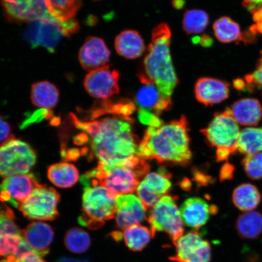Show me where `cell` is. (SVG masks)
<instances>
[{
	"mask_svg": "<svg viewBox=\"0 0 262 262\" xmlns=\"http://www.w3.org/2000/svg\"><path fill=\"white\" fill-rule=\"evenodd\" d=\"M71 118L75 126L82 131L75 137V144L89 143L87 150H90V157L98 160V166L107 168L126 165L136 168L143 162V159L138 156L140 142L134 133L132 118L112 115L88 122L74 114H71Z\"/></svg>",
	"mask_w": 262,
	"mask_h": 262,
	"instance_id": "6da1fadb",
	"label": "cell"
},
{
	"mask_svg": "<svg viewBox=\"0 0 262 262\" xmlns=\"http://www.w3.org/2000/svg\"><path fill=\"white\" fill-rule=\"evenodd\" d=\"M189 141L188 121L182 116L159 127H147L139 144L138 156L160 163L187 165L192 158Z\"/></svg>",
	"mask_w": 262,
	"mask_h": 262,
	"instance_id": "7a4b0ae2",
	"label": "cell"
},
{
	"mask_svg": "<svg viewBox=\"0 0 262 262\" xmlns=\"http://www.w3.org/2000/svg\"><path fill=\"white\" fill-rule=\"evenodd\" d=\"M171 38L168 25L156 26L139 74L141 83L155 84L162 96L170 100L179 83L170 53Z\"/></svg>",
	"mask_w": 262,
	"mask_h": 262,
	"instance_id": "3957f363",
	"label": "cell"
},
{
	"mask_svg": "<svg viewBox=\"0 0 262 262\" xmlns=\"http://www.w3.org/2000/svg\"><path fill=\"white\" fill-rule=\"evenodd\" d=\"M149 169L145 160L136 168L121 165L106 168L97 166L81 176V183L83 186H102L117 196L131 194L136 191L139 179L147 174Z\"/></svg>",
	"mask_w": 262,
	"mask_h": 262,
	"instance_id": "277c9868",
	"label": "cell"
},
{
	"mask_svg": "<svg viewBox=\"0 0 262 262\" xmlns=\"http://www.w3.org/2000/svg\"><path fill=\"white\" fill-rule=\"evenodd\" d=\"M116 194L102 186H84L79 224L93 230L102 227L116 214Z\"/></svg>",
	"mask_w": 262,
	"mask_h": 262,
	"instance_id": "5b68a950",
	"label": "cell"
},
{
	"mask_svg": "<svg viewBox=\"0 0 262 262\" xmlns=\"http://www.w3.org/2000/svg\"><path fill=\"white\" fill-rule=\"evenodd\" d=\"M213 147L217 148L216 157L221 162L237 151L241 130L238 123L232 117L230 108L214 114L206 128L201 130Z\"/></svg>",
	"mask_w": 262,
	"mask_h": 262,
	"instance_id": "8992f818",
	"label": "cell"
},
{
	"mask_svg": "<svg viewBox=\"0 0 262 262\" xmlns=\"http://www.w3.org/2000/svg\"><path fill=\"white\" fill-rule=\"evenodd\" d=\"M78 23L73 18L64 21L55 18L30 22L25 32V38L32 48L42 47L54 52L64 36L77 32Z\"/></svg>",
	"mask_w": 262,
	"mask_h": 262,
	"instance_id": "52a82bcc",
	"label": "cell"
},
{
	"mask_svg": "<svg viewBox=\"0 0 262 262\" xmlns=\"http://www.w3.org/2000/svg\"><path fill=\"white\" fill-rule=\"evenodd\" d=\"M37 162V155L28 143L12 139L0 145V178L28 173Z\"/></svg>",
	"mask_w": 262,
	"mask_h": 262,
	"instance_id": "ba28073f",
	"label": "cell"
},
{
	"mask_svg": "<svg viewBox=\"0 0 262 262\" xmlns=\"http://www.w3.org/2000/svg\"><path fill=\"white\" fill-rule=\"evenodd\" d=\"M147 221L154 235L164 232L175 244L184 232L183 221L174 198L164 195L149 212Z\"/></svg>",
	"mask_w": 262,
	"mask_h": 262,
	"instance_id": "9c48e42d",
	"label": "cell"
},
{
	"mask_svg": "<svg viewBox=\"0 0 262 262\" xmlns=\"http://www.w3.org/2000/svg\"><path fill=\"white\" fill-rule=\"evenodd\" d=\"M60 196L54 188L41 185L19 206L26 218L39 221H52L58 217Z\"/></svg>",
	"mask_w": 262,
	"mask_h": 262,
	"instance_id": "30bf717a",
	"label": "cell"
},
{
	"mask_svg": "<svg viewBox=\"0 0 262 262\" xmlns=\"http://www.w3.org/2000/svg\"><path fill=\"white\" fill-rule=\"evenodd\" d=\"M41 185L37 178L31 173L8 177L0 184V201L9 203L18 209L35 189Z\"/></svg>",
	"mask_w": 262,
	"mask_h": 262,
	"instance_id": "8fae6325",
	"label": "cell"
},
{
	"mask_svg": "<svg viewBox=\"0 0 262 262\" xmlns=\"http://www.w3.org/2000/svg\"><path fill=\"white\" fill-rule=\"evenodd\" d=\"M176 254L170 257L175 262H210L211 245L199 232L191 231L174 244Z\"/></svg>",
	"mask_w": 262,
	"mask_h": 262,
	"instance_id": "7c38bea8",
	"label": "cell"
},
{
	"mask_svg": "<svg viewBox=\"0 0 262 262\" xmlns=\"http://www.w3.org/2000/svg\"><path fill=\"white\" fill-rule=\"evenodd\" d=\"M119 71L110 66L90 72L84 80V86L91 97L106 99L119 93Z\"/></svg>",
	"mask_w": 262,
	"mask_h": 262,
	"instance_id": "4fadbf2b",
	"label": "cell"
},
{
	"mask_svg": "<svg viewBox=\"0 0 262 262\" xmlns=\"http://www.w3.org/2000/svg\"><path fill=\"white\" fill-rule=\"evenodd\" d=\"M7 18L15 22L51 19L45 0H1Z\"/></svg>",
	"mask_w": 262,
	"mask_h": 262,
	"instance_id": "5bb4252c",
	"label": "cell"
},
{
	"mask_svg": "<svg viewBox=\"0 0 262 262\" xmlns=\"http://www.w3.org/2000/svg\"><path fill=\"white\" fill-rule=\"evenodd\" d=\"M23 238L14 212L7 205H0V257L15 256Z\"/></svg>",
	"mask_w": 262,
	"mask_h": 262,
	"instance_id": "9a60e30c",
	"label": "cell"
},
{
	"mask_svg": "<svg viewBox=\"0 0 262 262\" xmlns=\"http://www.w3.org/2000/svg\"><path fill=\"white\" fill-rule=\"evenodd\" d=\"M118 228L126 229L140 224L146 219V209L139 198L132 194L120 195L116 199Z\"/></svg>",
	"mask_w": 262,
	"mask_h": 262,
	"instance_id": "2e32d148",
	"label": "cell"
},
{
	"mask_svg": "<svg viewBox=\"0 0 262 262\" xmlns=\"http://www.w3.org/2000/svg\"><path fill=\"white\" fill-rule=\"evenodd\" d=\"M111 52L102 39L89 37L80 49L78 58L84 70L89 71L106 67Z\"/></svg>",
	"mask_w": 262,
	"mask_h": 262,
	"instance_id": "e0dca14e",
	"label": "cell"
},
{
	"mask_svg": "<svg viewBox=\"0 0 262 262\" xmlns=\"http://www.w3.org/2000/svg\"><path fill=\"white\" fill-rule=\"evenodd\" d=\"M217 211V206L209 205L205 200L191 198L183 202L180 212L183 224L188 227L199 229L204 227L210 216Z\"/></svg>",
	"mask_w": 262,
	"mask_h": 262,
	"instance_id": "ac0fdd59",
	"label": "cell"
},
{
	"mask_svg": "<svg viewBox=\"0 0 262 262\" xmlns=\"http://www.w3.org/2000/svg\"><path fill=\"white\" fill-rule=\"evenodd\" d=\"M23 237L35 254L45 256L49 250L55 237L53 227L47 223L34 222L28 225L22 231Z\"/></svg>",
	"mask_w": 262,
	"mask_h": 262,
	"instance_id": "d6986e66",
	"label": "cell"
},
{
	"mask_svg": "<svg viewBox=\"0 0 262 262\" xmlns=\"http://www.w3.org/2000/svg\"><path fill=\"white\" fill-rule=\"evenodd\" d=\"M229 84L216 78H199L195 85V96L200 103L212 106L225 101L229 97Z\"/></svg>",
	"mask_w": 262,
	"mask_h": 262,
	"instance_id": "ffe728a7",
	"label": "cell"
},
{
	"mask_svg": "<svg viewBox=\"0 0 262 262\" xmlns=\"http://www.w3.org/2000/svg\"><path fill=\"white\" fill-rule=\"evenodd\" d=\"M136 94V104L139 109L146 110L159 116L171 107V100L166 99L154 84H143Z\"/></svg>",
	"mask_w": 262,
	"mask_h": 262,
	"instance_id": "44dd1931",
	"label": "cell"
},
{
	"mask_svg": "<svg viewBox=\"0 0 262 262\" xmlns=\"http://www.w3.org/2000/svg\"><path fill=\"white\" fill-rule=\"evenodd\" d=\"M230 110L232 117L242 125L256 126L262 118L261 104L255 98H242L232 104Z\"/></svg>",
	"mask_w": 262,
	"mask_h": 262,
	"instance_id": "7402d4cb",
	"label": "cell"
},
{
	"mask_svg": "<svg viewBox=\"0 0 262 262\" xmlns=\"http://www.w3.org/2000/svg\"><path fill=\"white\" fill-rule=\"evenodd\" d=\"M115 48L118 54L127 59L142 56L145 51V42L139 33L134 30L122 31L115 40Z\"/></svg>",
	"mask_w": 262,
	"mask_h": 262,
	"instance_id": "603a6c76",
	"label": "cell"
},
{
	"mask_svg": "<svg viewBox=\"0 0 262 262\" xmlns=\"http://www.w3.org/2000/svg\"><path fill=\"white\" fill-rule=\"evenodd\" d=\"M59 91L54 84L48 81H39L31 87V100L34 106L51 110L56 106Z\"/></svg>",
	"mask_w": 262,
	"mask_h": 262,
	"instance_id": "cb8c5ba5",
	"label": "cell"
},
{
	"mask_svg": "<svg viewBox=\"0 0 262 262\" xmlns=\"http://www.w3.org/2000/svg\"><path fill=\"white\" fill-rule=\"evenodd\" d=\"M48 178L55 186L60 188H71L79 179L78 170L73 164L58 163L49 167Z\"/></svg>",
	"mask_w": 262,
	"mask_h": 262,
	"instance_id": "d4e9b609",
	"label": "cell"
},
{
	"mask_svg": "<svg viewBox=\"0 0 262 262\" xmlns=\"http://www.w3.org/2000/svg\"><path fill=\"white\" fill-rule=\"evenodd\" d=\"M261 196L255 186L244 183L234 189L232 201L236 207L245 212L252 211L259 204Z\"/></svg>",
	"mask_w": 262,
	"mask_h": 262,
	"instance_id": "484cf974",
	"label": "cell"
},
{
	"mask_svg": "<svg viewBox=\"0 0 262 262\" xmlns=\"http://www.w3.org/2000/svg\"><path fill=\"white\" fill-rule=\"evenodd\" d=\"M155 237L151 229L140 224L134 225L124 229L122 238L127 247L133 251H141Z\"/></svg>",
	"mask_w": 262,
	"mask_h": 262,
	"instance_id": "4316f807",
	"label": "cell"
},
{
	"mask_svg": "<svg viewBox=\"0 0 262 262\" xmlns=\"http://www.w3.org/2000/svg\"><path fill=\"white\" fill-rule=\"evenodd\" d=\"M235 227L242 238H256L262 233V215L255 211L246 212L239 216Z\"/></svg>",
	"mask_w": 262,
	"mask_h": 262,
	"instance_id": "83f0119b",
	"label": "cell"
},
{
	"mask_svg": "<svg viewBox=\"0 0 262 262\" xmlns=\"http://www.w3.org/2000/svg\"><path fill=\"white\" fill-rule=\"evenodd\" d=\"M215 37L223 43H230L242 40V32L240 26L228 16H222L213 25Z\"/></svg>",
	"mask_w": 262,
	"mask_h": 262,
	"instance_id": "f1b7e54d",
	"label": "cell"
},
{
	"mask_svg": "<svg viewBox=\"0 0 262 262\" xmlns=\"http://www.w3.org/2000/svg\"><path fill=\"white\" fill-rule=\"evenodd\" d=\"M237 151L246 156L262 151V127H247L241 130Z\"/></svg>",
	"mask_w": 262,
	"mask_h": 262,
	"instance_id": "f546056e",
	"label": "cell"
},
{
	"mask_svg": "<svg viewBox=\"0 0 262 262\" xmlns=\"http://www.w3.org/2000/svg\"><path fill=\"white\" fill-rule=\"evenodd\" d=\"M135 107L132 101L127 100L118 101L116 102L106 101L99 106L93 107L90 111V119H94L106 114L130 117L136 110Z\"/></svg>",
	"mask_w": 262,
	"mask_h": 262,
	"instance_id": "4dcf8cb0",
	"label": "cell"
},
{
	"mask_svg": "<svg viewBox=\"0 0 262 262\" xmlns=\"http://www.w3.org/2000/svg\"><path fill=\"white\" fill-rule=\"evenodd\" d=\"M92 244L91 238L84 229L74 227L66 232L64 244L68 251L75 254H83L89 250Z\"/></svg>",
	"mask_w": 262,
	"mask_h": 262,
	"instance_id": "1f68e13d",
	"label": "cell"
},
{
	"mask_svg": "<svg viewBox=\"0 0 262 262\" xmlns=\"http://www.w3.org/2000/svg\"><path fill=\"white\" fill-rule=\"evenodd\" d=\"M50 14L57 20L73 18L79 9L81 0H45Z\"/></svg>",
	"mask_w": 262,
	"mask_h": 262,
	"instance_id": "d6a6232c",
	"label": "cell"
},
{
	"mask_svg": "<svg viewBox=\"0 0 262 262\" xmlns=\"http://www.w3.org/2000/svg\"><path fill=\"white\" fill-rule=\"evenodd\" d=\"M208 24L209 16L202 10H188L183 16V29L189 35L198 34L204 31Z\"/></svg>",
	"mask_w": 262,
	"mask_h": 262,
	"instance_id": "836d02e7",
	"label": "cell"
},
{
	"mask_svg": "<svg viewBox=\"0 0 262 262\" xmlns=\"http://www.w3.org/2000/svg\"><path fill=\"white\" fill-rule=\"evenodd\" d=\"M171 174L165 169H160L159 172H150L145 176L144 181L160 196L165 195L171 188Z\"/></svg>",
	"mask_w": 262,
	"mask_h": 262,
	"instance_id": "e575fe53",
	"label": "cell"
},
{
	"mask_svg": "<svg viewBox=\"0 0 262 262\" xmlns=\"http://www.w3.org/2000/svg\"><path fill=\"white\" fill-rule=\"evenodd\" d=\"M242 165L249 178L253 180L262 178V151L246 156Z\"/></svg>",
	"mask_w": 262,
	"mask_h": 262,
	"instance_id": "d590c367",
	"label": "cell"
},
{
	"mask_svg": "<svg viewBox=\"0 0 262 262\" xmlns=\"http://www.w3.org/2000/svg\"><path fill=\"white\" fill-rule=\"evenodd\" d=\"M136 191L139 198L146 209L152 208L162 198L150 188L144 180L139 183Z\"/></svg>",
	"mask_w": 262,
	"mask_h": 262,
	"instance_id": "8d00e7d4",
	"label": "cell"
},
{
	"mask_svg": "<svg viewBox=\"0 0 262 262\" xmlns=\"http://www.w3.org/2000/svg\"><path fill=\"white\" fill-rule=\"evenodd\" d=\"M243 5L253 15L257 31L262 32V0H244Z\"/></svg>",
	"mask_w": 262,
	"mask_h": 262,
	"instance_id": "74e56055",
	"label": "cell"
},
{
	"mask_svg": "<svg viewBox=\"0 0 262 262\" xmlns=\"http://www.w3.org/2000/svg\"><path fill=\"white\" fill-rule=\"evenodd\" d=\"M245 80L248 86L252 88L254 87L262 88V51L260 57L257 60L254 71L253 73L247 75L245 77Z\"/></svg>",
	"mask_w": 262,
	"mask_h": 262,
	"instance_id": "f35d334b",
	"label": "cell"
},
{
	"mask_svg": "<svg viewBox=\"0 0 262 262\" xmlns=\"http://www.w3.org/2000/svg\"><path fill=\"white\" fill-rule=\"evenodd\" d=\"M138 117L141 123L149 127H159L163 124L158 116L146 110L139 109Z\"/></svg>",
	"mask_w": 262,
	"mask_h": 262,
	"instance_id": "ab89813d",
	"label": "cell"
},
{
	"mask_svg": "<svg viewBox=\"0 0 262 262\" xmlns=\"http://www.w3.org/2000/svg\"><path fill=\"white\" fill-rule=\"evenodd\" d=\"M14 138L11 125L5 118L0 115V143H3Z\"/></svg>",
	"mask_w": 262,
	"mask_h": 262,
	"instance_id": "60d3db41",
	"label": "cell"
},
{
	"mask_svg": "<svg viewBox=\"0 0 262 262\" xmlns=\"http://www.w3.org/2000/svg\"><path fill=\"white\" fill-rule=\"evenodd\" d=\"M15 262H47L42 258L38 255L33 253V252H28L23 254L18 258H16Z\"/></svg>",
	"mask_w": 262,
	"mask_h": 262,
	"instance_id": "b9f144b4",
	"label": "cell"
},
{
	"mask_svg": "<svg viewBox=\"0 0 262 262\" xmlns=\"http://www.w3.org/2000/svg\"><path fill=\"white\" fill-rule=\"evenodd\" d=\"M198 42H200V43L205 47H208L212 43V39L207 35H204L199 38Z\"/></svg>",
	"mask_w": 262,
	"mask_h": 262,
	"instance_id": "7bdbcfd3",
	"label": "cell"
},
{
	"mask_svg": "<svg viewBox=\"0 0 262 262\" xmlns=\"http://www.w3.org/2000/svg\"><path fill=\"white\" fill-rule=\"evenodd\" d=\"M55 262H91L87 259H76V258H73L70 257H61Z\"/></svg>",
	"mask_w": 262,
	"mask_h": 262,
	"instance_id": "ee69618b",
	"label": "cell"
},
{
	"mask_svg": "<svg viewBox=\"0 0 262 262\" xmlns=\"http://www.w3.org/2000/svg\"><path fill=\"white\" fill-rule=\"evenodd\" d=\"M184 4L183 0H173V5L176 8H181Z\"/></svg>",
	"mask_w": 262,
	"mask_h": 262,
	"instance_id": "f6af8a7d",
	"label": "cell"
},
{
	"mask_svg": "<svg viewBox=\"0 0 262 262\" xmlns=\"http://www.w3.org/2000/svg\"><path fill=\"white\" fill-rule=\"evenodd\" d=\"M16 259V257L15 255H10V256L0 260V262H15Z\"/></svg>",
	"mask_w": 262,
	"mask_h": 262,
	"instance_id": "bcb514c9",
	"label": "cell"
}]
</instances>
